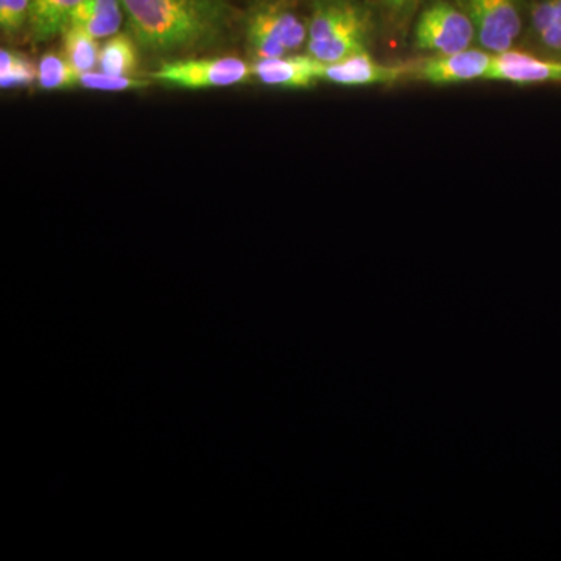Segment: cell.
<instances>
[{"mask_svg": "<svg viewBox=\"0 0 561 561\" xmlns=\"http://www.w3.org/2000/svg\"><path fill=\"white\" fill-rule=\"evenodd\" d=\"M133 38L150 51L205 46L227 27L224 0H121Z\"/></svg>", "mask_w": 561, "mask_h": 561, "instance_id": "cell-1", "label": "cell"}, {"mask_svg": "<svg viewBox=\"0 0 561 561\" xmlns=\"http://www.w3.org/2000/svg\"><path fill=\"white\" fill-rule=\"evenodd\" d=\"M31 28L38 41H46L68 27L72 11L83 0H31Z\"/></svg>", "mask_w": 561, "mask_h": 561, "instance_id": "cell-12", "label": "cell"}, {"mask_svg": "<svg viewBox=\"0 0 561 561\" xmlns=\"http://www.w3.org/2000/svg\"><path fill=\"white\" fill-rule=\"evenodd\" d=\"M98 41L90 33L72 25L62 31V54L80 76L98 68L102 49Z\"/></svg>", "mask_w": 561, "mask_h": 561, "instance_id": "cell-15", "label": "cell"}, {"mask_svg": "<svg viewBox=\"0 0 561 561\" xmlns=\"http://www.w3.org/2000/svg\"><path fill=\"white\" fill-rule=\"evenodd\" d=\"M476 28L467 11L451 3L438 2L421 13L415 27V44L420 49L437 55H451L471 49Z\"/></svg>", "mask_w": 561, "mask_h": 561, "instance_id": "cell-5", "label": "cell"}, {"mask_svg": "<svg viewBox=\"0 0 561 561\" xmlns=\"http://www.w3.org/2000/svg\"><path fill=\"white\" fill-rule=\"evenodd\" d=\"M139 66L138 43L135 38L117 33L103 44L99 68L111 76H135Z\"/></svg>", "mask_w": 561, "mask_h": 561, "instance_id": "cell-13", "label": "cell"}, {"mask_svg": "<svg viewBox=\"0 0 561 561\" xmlns=\"http://www.w3.org/2000/svg\"><path fill=\"white\" fill-rule=\"evenodd\" d=\"M36 81L44 91H69L80 87V73L65 54L50 51L39 60Z\"/></svg>", "mask_w": 561, "mask_h": 561, "instance_id": "cell-16", "label": "cell"}, {"mask_svg": "<svg viewBox=\"0 0 561 561\" xmlns=\"http://www.w3.org/2000/svg\"><path fill=\"white\" fill-rule=\"evenodd\" d=\"M493 61L490 51L467 49L451 55H438L421 62L416 69L419 80L432 84L467 83L485 79Z\"/></svg>", "mask_w": 561, "mask_h": 561, "instance_id": "cell-7", "label": "cell"}, {"mask_svg": "<svg viewBox=\"0 0 561 561\" xmlns=\"http://www.w3.org/2000/svg\"><path fill=\"white\" fill-rule=\"evenodd\" d=\"M321 68L323 62L317 61L311 55H286L268 60H254L251 65V77L265 87L279 90H309L321 80Z\"/></svg>", "mask_w": 561, "mask_h": 561, "instance_id": "cell-8", "label": "cell"}, {"mask_svg": "<svg viewBox=\"0 0 561 561\" xmlns=\"http://www.w3.org/2000/svg\"><path fill=\"white\" fill-rule=\"evenodd\" d=\"M80 87L84 90L103 92L138 91L149 88L150 81L135 76H111L102 70L101 72L91 70V72L81 73Z\"/></svg>", "mask_w": 561, "mask_h": 561, "instance_id": "cell-18", "label": "cell"}, {"mask_svg": "<svg viewBox=\"0 0 561 561\" xmlns=\"http://www.w3.org/2000/svg\"><path fill=\"white\" fill-rule=\"evenodd\" d=\"M249 46L256 60L286 57L308 43V25L279 3H268L250 16Z\"/></svg>", "mask_w": 561, "mask_h": 561, "instance_id": "cell-3", "label": "cell"}, {"mask_svg": "<svg viewBox=\"0 0 561 561\" xmlns=\"http://www.w3.org/2000/svg\"><path fill=\"white\" fill-rule=\"evenodd\" d=\"M31 0H0V28L3 35H16L31 24Z\"/></svg>", "mask_w": 561, "mask_h": 561, "instance_id": "cell-19", "label": "cell"}, {"mask_svg": "<svg viewBox=\"0 0 561 561\" xmlns=\"http://www.w3.org/2000/svg\"><path fill=\"white\" fill-rule=\"evenodd\" d=\"M124 16L121 0H83L70 14L68 25L90 33L95 39H108L119 33Z\"/></svg>", "mask_w": 561, "mask_h": 561, "instance_id": "cell-11", "label": "cell"}, {"mask_svg": "<svg viewBox=\"0 0 561 561\" xmlns=\"http://www.w3.org/2000/svg\"><path fill=\"white\" fill-rule=\"evenodd\" d=\"M465 11L476 28V39L490 51L512 50L522 35L523 20L516 0H463Z\"/></svg>", "mask_w": 561, "mask_h": 561, "instance_id": "cell-6", "label": "cell"}, {"mask_svg": "<svg viewBox=\"0 0 561 561\" xmlns=\"http://www.w3.org/2000/svg\"><path fill=\"white\" fill-rule=\"evenodd\" d=\"M370 20L351 0H319L308 24V51L323 65L345 60L367 46Z\"/></svg>", "mask_w": 561, "mask_h": 561, "instance_id": "cell-2", "label": "cell"}, {"mask_svg": "<svg viewBox=\"0 0 561 561\" xmlns=\"http://www.w3.org/2000/svg\"><path fill=\"white\" fill-rule=\"evenodd\" d=\"M530 21L542 49L561 55V0H538L531 9Z\"/></svg>", "mask_w": 561, "mask_h": 561, "instance_id": "cell-14", "label": "cell"}, {"mask_svg": "<svg viewBox=\"0 0 561 561\" xmlns=\"http://www.w3.org/2000/svg\"><path fill=\"white\" fill-rule=\"evenodd\" d=\"M36 79H38V68H35L28 58L13 50H0V88L2 90L25 88Z\"/></svg>", "mask_w": 561, "mask_h": 561, "instance_id": "cell-17", "label": "cell"}, {"mask_svg": "<svg viewBox=\"0 0 561 561\" xmlns=\"http://www.w3.org/2000/svg\"><path fill=\"white\" fill-rule=\"evenodd\" d=\"M408 69L401 66H387L373 60L367 51L351 55L337 62L323 65L321 80L341 87H371V84L394 83L401 79Z\"/></svg>", "mask_w": 561, "mask_h": 561, "instance_id": "cell-10", "label": "cell"}, {"mask_svg": "<svg viewBox=\"0 0 561 561\" xmlns=\"http://www.w3.org/2000/svg\"><path fill=\"white\" fill-rule=\"evenodd\" d=\"M387 5H390L391 9H404V7L411 5L413 0H383Z\"/></svg>", "mask_w": 561, "mask_h": 561, "instance_id": "cell-20", "label": "cell"}, {"mask_svg": "<svg viewBox=\"0 0 561 561\" xmlns=\"http://www.w3.org/2000/svg\"><path fill=\"white\" fill-rule=\"evenodd\" d=\"M486 80L515 84L561 83V61L541 60L523 51L493 55Z\"/></svg>", "mask_w": 561, "mask_h": 561, "instance_id": "cell-9", "label": "cell"}, {"mask_svg": "<svg viewBox=\"0 0 561 561\" xmlns=\"http://www.w3.org/2000/svg\"><path fill=\"white\" fill-rule=\"evenodd\" d=\"M151 79L179 90H214L247 83L251 79V65L239 58H201L176 60L162 65Z\"/></svg>", "mask_w": 561, "mask_h": 561, "instance_id": "cell-4", "label": "cell"}]
</instances>
